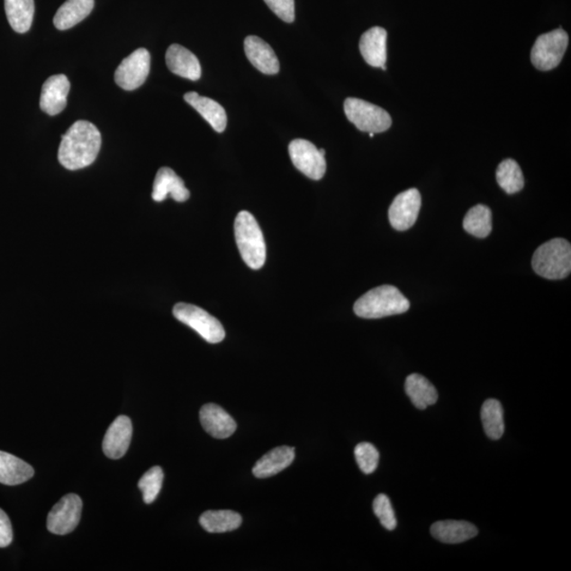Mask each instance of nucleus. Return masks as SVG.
<instances>
[{"label": "nucleus", "mask_w": 571, "mask_h": 571, "mask_svg": "<svg viewBox=\"0 0 571 571\" xmlns=\"http://www.w3.org/2000/svg\"><path fill=\"white\" fill-rule=\"evenodd\" d=\"M102 145L101 132L88 121H77L62 136L59 161L69 171H77L93 164Z\"/></svg>", "instance_id": "f257e3e1"}, {"label": "nucleus", "mask_w": 571, "mask_h": 571, "mask_svg": "<svg viewBox=\"0 0 571 571\" xmlns=\"http://www.w3.org/2000/svg\"><path fill=\"white\" fill-rule=\"evenodd\" d=\"M410 302L391 285L379 286L355 303L354 312L363 319H381L408 312Z\"/></svg>", "instance_id": "f03ea898"}, {"label": "nucleus", "mask_w": 571, "mask_h": 571, "mask_svg": "<svg viewBox=\"0 0 571 571\" xmlns=\"http://www.w3.org/2000/svg\"><path fill=\"white\" fill-rule=\"evenodd\" d=\"M234 232L242 259L251 269H260L266 261V242L259 224L251 213H239L234 223Z\"/></svg>", "instance_id": "7ed1b4c3"}, {"label": "nucleus", "mask_w": 571, "mask_h": 571, "mask_svg": "<svg viewBox=\"0 0 571 571\" xmlns=\"http://www.w3.org/2000/svg\"><path fill=\"white\" fill-rule=\"evenodd\" d=\"M532 268L547 279H563L571 271V246L566 240L554 239L537 249L532 258Z\"/></svg>", "instance_id": "20e7f679"}, {"label": "nucleus", "mask_w": 571, "mask_h": 571, "mask_svg": "<svg viewBox=\"0 0 571 571\" xmlns=\"http://www.w3.org/2000/svg\"><path fill=\"white\" fill-rule=\"evenodd\" d=\"M344 112L350 122L364 132H385L392 126L390 113L367 101L346 99Z\"/></svg>", "instance_id": "39448f33"}, {"label": "nucleus", "mask_w": 571, "mask_h": 571, "mask_svg": "<svg viewBox=\"0 0 571 571\" xmlns=\"http://www.w3.org/2000/svg\"><path fill=\"white\" fill-rule=\"evenodd\" d=\"M173 313L176 319L198 332L206 342L221 343L226 337L221 322L202 308L191 304L178 303L174 307Z\"/></svg>", "instance_id": "423d86ee"}, {"label": "nucleus", "mask_w": 571, "mask_h": 571, "mask_svg": "<svg viewBox=\"0 0 571 571\" xmlns=\"http://www.w3.org/2000/svg\"><path fill=\"white\" fill-rule=\"evenodd\" d=\"M568 35L563 29L539 36L531 50V62L540 71L555 69L567 50Z\"/></svg>", "instance_id": "0eeeda50"}, {"label": "nucleus", "mask_w": 571, "mask_h": 571, "mask_svg": "<svg viewBox=\"0 0 571 571\" xmlns=\"http://www.w3.org/2000/svg\"><path fill=\"white\" fill-rule=\"evenodd\" d=\"M150 70V54L144 48H140L121 62L114 72V81L124 90H135L147 81Z\"/></svg>", "instance_id": "6e6552de"}, {"label": "nucleus", "mask_w": 571, "mask_h": 571, "mask_svg": "<svg viewBox=\"0 0 571 571\" xmlns=\"http://www.w3.org/2000/svg\"><path fill=\"white\" fill-rule=\"evenodd\" d=\"M289 155L295 167L308 178L320 180L326 172L325 156L315 145L304 139H295L289 144Z\"/></svg>", "instance_id": "1a4fd4ad"}, {"label": "nucleus", "mask_w": 571, "mask_h": 571, "mask_svg": "<svg viewBox=\"0 0 571 571\" xmlns=\"http://www.w3.org/2000/svg\"><path fill=\"white\" fill-rule=\"evenodd\" d=\"M83 503L77 494L66 495L51 509L47 528L51 533L65 536L76 530L81 521Z\"/></svg>", "instance_id": "9d476101"}, {"label": "nucleus", "mask_w": 571, "mask_h": 571, "mask_svg": "<svg viewBox=\"0 0 571 571\" xmlns=\"http://www.w3.org/2000/svg\"><path fill=\"white\" fill-rule=\"evenodd\" d=\"M421 208V195L417 188L400 193L388 210L392 227L397 231L411 229L417 222Z\"/></svg>", "instance_id": "9b49d317"}, {"label": "nucleus", "mask_w": 571, "mask_h": 571, "mask_svg": "<svg viewBox=\"0 0 571 571\" xmlns=\"http://www.w3.org/2000/svg\"><path fill=\"white\" fill-rule=\"evenodd\" d=\"M70 82L65 75L52 76L42 85L40 106L42 112L57 115L64 111Z\"/></svg>", "instance_id": "f8f14e48"}, {"label": "nucleus", "mask_w": 571, "mask_h": 571, "mask_svg": "<svg viewBox=\"0 0 571 571\" xmlns=\"http://www.w3.org/2000/svg\"><path fill=\"white\" fill-rule=\"evenodd\" d=\"M132 437V423L129 417L119 416L112 423L103 440V452L108 458L120 459L129 449Z\"/></svg>", "instance_id": "ddd939ff"}, {"label": "nucleus", "mask_w": 571, "mask_h": 571, "mask_svg": "<svg viewBox=\"0 0 571 571\" xmlns=\"http://www.w3.org/2000/svg\"><path fill=\"white\" fill-rule=\"evenodd\" d=\"M200 422L205 432L216 440H226L235 433L237 424L222 406L209 403L200 410Z\"/></svg>", "instance_id": "4468645a"}, {"label": "nucleus", "mask_w": 571, "mask_h": 571, "mask_svg": "<svg viewBox=\"0 0 571 571\" xmlns=\"http://www.w3.org/2000/svg\"><path fill=\"white\" fill-rule=\"evenodd\" d=\"M190 191L185 186L182 180L172 168H161L156 175L154 181L153 194L151 197L157 203H161L168 196H171L177 203H185L190 198Z\"/></svg>", "instance_id": "2eb2a0df"}, {"label": "nucleus", "mask_w": 571, "mask_h": 571, "mask_svg": "<svg viewBox=\"0 0 571 571\" xmlns=\"http://www.w3.org/2000/svg\"><path fill=\"white\" fill-rule=\"evenodd\" d=\"M168 68L174 75L187 78L190 81H198L202 77V66L199 59L186 48L177 44L168 47L166 56Z\"/></svg>", "instance_id": "dca6fc26"}, {"label": "nucleus", "mask_w": 571, "mask_h": 571, "mask_svg": "<svg viewBox=\"0 0 571 571\" xmlns=\"http://www.w3.org/2000/svg\"><path fill=\"white\" fill-rule=\"evenodd\" d=\"M245 52L250 63L263 74H278L279 62L275 50L258 36H248L245 40Z\"/></svg>", "instance_id": "f3484780"}, {"label": "nucleus", "mask_w": 571, "mask_h": 571, "mask_svg": "<svg viewBox=\"0 0 571 571\" xmlns=\"http://www.w3.org/2000/svg\"><path fill=\"white\" fill-rule=\"evenodd\" d=\"M386 30L374 27L361 36L360 52L366 62L376 68L386 70Z\"/></svg>", "instance_id": "a211bd4d"}, {"label": "nucleus", "mask_w": 571, "mask_h": 571, "mask_svg": "<svg viewBox=\"0 0 571 571\" xmlns=\"http://www.w3.org/2000/svg\"><path fill=\"white\" fill-rule=\"evenodd\" d=\"M431 533L441 543L460 544L477 536L476 526L465 521H441L431 527Z\"/></svg>", "instance_id": "6ab92c4d"}, {"label": "nucleus", "mask_w": 571, "mask_h": 571, "mask_svg": "<svg viewBox=\"0 0 571 571\" xmlns=\"http://www.w3.org/2000/svg\"><path fill=\"white\" fill-rule=\"evenodd\" d=\"M185 101L188 103L217 132L226 130L228 117L224 108L214 100L199 95L197 93H187Z\"/></svg>", "instance_id": "aec40b11"}, {"label": "nucleus", "mask_w": 571, "mask_h": 571, "mask_svg": "<svg viewBox=\"0 0 571 571\" xmlns=\"http://www.w3.org/2000/svg\"><path fill=\"white\" fill-rule=\"evenodd\" d=\"M295 452L294 448L278 447L264 455L253 467V474L258 478L276 476L294 463Z\"/></svg>", "instance_id": "412c9836"}, {"label": "nucleus", "mask_w": 571, "mask_h": 571, "mask_svg": "<svg viewBox=\"0 0 571 571\" xmlns=\"http://www.w3.org/2000/svg\"><path fill=\"white\" fill-rule=\"evenodd\" d=\"M95 0H67L53 18L59 30H68L85 20L94 10Z\"/></svg>", "instance_id": "4be33fe9"}, {"label": "nucleus", "mask_w": 571, "mask_h": 571, "mask_svg": "<svg viewBox=\"0 0 571 571\" xmlns=\"http://www.w3.org/2000/svg\"><path fill=\"white\" fill-rule=\"evenodd\" d=\"M34 476L32 466L7 452L0 451V483L16 485L26 483Z\"/></svg>", "instance_id": "5701e85b"}, {"label": "nucleus", "mask_w": 571, "mask_h": 571, "mask_svg": "<svg viewBox=\"0 0 571 571\" xmlns=\"http://www.w3.org/2000/svg\"><path fill=\"white\" fill-rule=\"evenodd\" d=\"M405 393L419 410H425L439 400L435 386L419 374H412L405 380Z\"/></svg>", "instance_id": "b1692460"}, {"label": "nucleus", "mask_w": 571, "mask_h": 571, "mask_svg": "<svg viewBox=\"0 0 571 571\" xmlns=\"http://www.w3.org/2000/svg\"><path fill=\"white\" fill-rule=\"evenodd\" d=\"M5 14L12 29L17 33H26L32 26L34 0H5Z\"/></svg>", "instance_id": "393cba45"}, {"label": "nucleus", "mask_w": 571, "mask_h": 571, "mask_svg": "<svg viewBox=\"0 0 571 571\" xmlns=\"http://www.w3.org/2000/svg\"><path fill=\"white\" fill-rule=\"evenodd\" d=\"M200 525L210 533H223L236 530L241 525L240 513L232 510H210L199 519Z\"/></svg>", "instance_id": "a878e982"}, {"label": "nucleus", "mask_w": 571, "mask_h": 571, "mask_svg": "<svg viewBox=\"0 0 571 571\" xmlns=\"http://www.w3.org/2000/svg\"><path fill=\"white\" fill-rule=\"evenodd\" d=\"M481 417L485 434L492 440H501L505 433L503 410L500 401L488 399L482 406Z\"/></svg>", "instance_id": "bb28decb"}, {"label": "nucleus", "mask_w": 571, "mask_h": 571, "mask_svg": "<svg viewBox=\"0 0 571 571\" xmlns=\"http://www.w3.org/2000/svg\"><path fill=\"white\" fill-rule=\"evenodd\" d=\"M466 232L485 239L492 232V213L487 205L477 204L467 213L464 220Z\"/></svg>", "instance_id": "cd10ccee"}, {"label": "nucleus", "mask_w": 571, "mask_h": 571, "mask_svg": "<svg viewBox=\"0 0 571 571\" xmlns=\"http://www.w3.org/2000/svg\"><path fill=\"white\" fill-rule=\"evenodd\" d=\"M497 184L507 194H515L522 190L525 186L524 175H522L519 163L513 159L503 160L497 168Z\"/></svg>", "instance_id": "c85d7f7f"}, {"label": "nucleus", "mask_w": 571, "mask_h": 571, "mask_svg": "<svg viewBox=\"0 0 571 571\" xmlns=\"http://www.w3.org/2000/svg\"><path fill=\"white\" fill-rule=\"evenodd\" d=\"M164 474L160 467H153L150 470L144 474L140 479L138 487L142 491L143 501L145 503H154L157 496L159 495Z\"/></svg>", "instance_id": "c756f323"}, {"label": "nucleus", "mask_w": 571, "mask_h": 571, "mask_svg": "<svg viewBox=\"0 0 571 571\" xmlns=\"http://www.w3.org/2000/svg\"><path fill=\"white\" fill-rule=\"evenodd\" d=\"M355 457L358 466L364 474H372L378 467L380 455L372 443H359L355 449Z\"/></svg>", "instance_id": "7c9ffc66"}, {"label": "nucleus", "mask_w": 571, "mask_h": 571, "mask_svg": "<svg viewBox=\"0 0 571 571\" xmlns=\"http://www.w3.org/2000/svg\"><path fill=\"white\" fill-rule=\"evenodd\" d=\"M374 512L379 519L381 525L387 530H394L397 527L396 515L392 506L390 498L385 494H379L373 503Z\"/></svg>", "instance_id": "2f4dec72"}, {"label": "nucleus", "mask_w": 571, "mask_h": 571, "mask_svg": "<svg viewBox=\"0 0 571 571\" xmlns=\"http://www.w3.org/2000/svg\"><path fill=\"white\" fill-rule=\"evenodd\" d=\"M273 14L286 23H294L295 18V0H265Z\"/></svg>", "instance_id": "473e14b6"}, {"label": "nucleus", "mask_w": 571, "mask_h": 571, "mask_svg": "<svg viewBox=\"0 0 571 571\" xmlns=\"http://www.w3.org/2000/svg\"><path fill=\"white\" fill-rule=\"evenodd\" d=\"M14 540V530L7 513L0 509V548L8 547Z\"/></svg>", "instance_id": "72a5a7b5"}, {"label": "nucleus", "mask_w": 571, "mask_h": 571, "mask_svg": "<svg viewBox=\"0 0 571 571\" xmlns=\"http://www.w3.org/2000/svg\"><path fill=\"white\" fill-rule=\"evenodd\" d=\"M368 135L370 138H374L375 137V133L374 132H368Z\"/></svg>", "instance_id": "f704fd0d"}]
</instances>
